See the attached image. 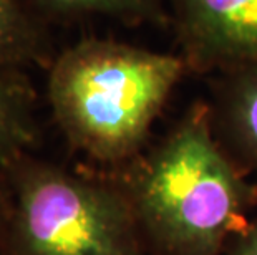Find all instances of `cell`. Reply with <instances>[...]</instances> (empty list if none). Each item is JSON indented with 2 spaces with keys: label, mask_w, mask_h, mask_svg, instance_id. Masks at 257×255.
<instances>
[{
  "label": "cell",
  "mask_w": 257,
  "mask_h": 255,
  "mask_svg": "<svg viewBox=\"0 0 257 255\" xmlns=\"http://www.w3.org/2000/svg\"><path fill=\"white\" fill-rule=\"evenodd\" d=\"M34 10L58 19L108 17L124 24L169 25L165 0H27Z\"/></svg>",
  "instance_id": "cell-8"
},
{
  "label": "cell",
  "mask_w": 257,
  "mask_h": 255,
  "mask_svg": "<svg viewBox=\"0 0 257 255\" xmlns=\"http://www.w3.org/2000/svg\"><path fill=\"white\" fill-rule=\"evenodd\" d=\"M151 255H222L257 204V187L198 101L119 182Z\"/></svg>",
  "instance_id": "cell-1"
},
{
  "label": "cell",
  "mask_w": 257,
  "mask_h": 255,
  "mask_svg": "<svg viewBox=\"0 0 257 255\" xmlns=\"http://www.w3.org/2000/svg\"><path fill=\"white\" fill-rule=\"evenodd\" d=\"M10 202L9 255H148L121 184L29 154L0 169Z\"/></svg>",
  "instance_id": "cell-3"
},
{
  "label": "cell",
  "mask_w": 257,
  "mask_h": 255,
  "mask_svg": "<svg viewBox=\"0 0 257 255\" xmlns=\"http://www.w3.org/2000/svg\"><path fill=\"white\" fill-rule=\"evenodd\" d=\"M211 111L221 143L240 166L257 172V62L221 73Z\"/></svg>",
  "instance_id": "cell-5"
},
{
  "label": "cell",
  "mask_w": 257,
  "mask_h": 255,
  "mask_svg": "<svg viewBox=\"0 0 257 255\" xmlns=\"http://www.w3.org/2000/svg\"><path fill=\"white\" fill-rule=\"evenodd\" d=\"M188 72L179 53L85 39L50 63L48 101L75 149L105 164H128Z\"/></svg>",
  "instance_id": "cell-2"
},
{
  "label": "cell",
  "mask_w": 257,
  "mask_h": 255,
  "mask_svg": "<svg viewBox=\"0 0 257 255\" xmlns=\"http://www.w3.org/2000/svg\"><path fill=\"white\" fill-rule=\"evenodd\" d=\"M9 229H10L9 191L2 172H0V255H9Z\"/></svg>",
  "instance_id": "cell-10"
},
{
  "label": "cell",
  "mask_w": 257,
  "mask_h": 255,
  "mask_svg": "<svg viewBox=\"0 0 257 255\" xmlns=\"http://www.w3.org/2000/svg\"><path fill=\"white\" fill-rule=\"evenodd\" d=\"M35 95L22 70L0 67V169L37 143Z\"/></svg>",
  "instance_id": "cell-6"
},
{
  "label": "cell",
  "mask_w": 257,
  "mask_h": 255,
  "mask_svg": "<svg viewBox=\"0 0 257 255\" xmlns=\"http://www.w3.org/2000/svg\"><path fill=\"white\" fill-rule=\"evenodd\" d=\"M229 255H257V219L245 224L227 247Z\"/></svg>",
  "instance_id": "cell-9"
},
{
  "label": "cell",
  "mask_w": 257,
  "mask_h": 255,
  "mask_svg": "<svg viewBox=\"0 0 257 255\" xmlns=\"http://www.w3.org/2000/svg\"><path fill=\"white\" fill-rule=\"evenodd\" d=\"M50 63V40L27 0H0V67Z\"/></svg>",
  "instance_id": "cell-7"
},
{
  "label": "cell",
  "mask_w": 257,
  "mask_h": 255,
  "mask_svg": "<svg viewBox=\"0 0 257 255\" xmlns=\"http://www.w3.org/2000/svg\"><path fill=\"white\" fill-rule=\"evenodd\" d=\"M189 72H227L257 62V0H165Z\"/></svg>",
  "instance_id": "cell-4"
}]
</instances>
